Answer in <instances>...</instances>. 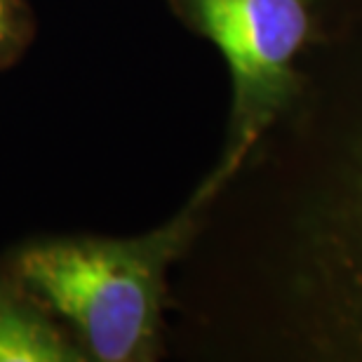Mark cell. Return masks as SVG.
<instances>
[{"label":"cell","instance_id":"obj_1","mask_svg":"<svg viewBox=\"0 0 362 362\" xmlns=\"http://www.w3.org/2000/svg\"><path fill=\"white\" fill-rule=\"evenodd\" d=\"M226 186L252 193L250 339L289 362H362V31L320 38L306 81Z\"/></svg>","mask_w":362,"mask_h":362},{"label":"cell","instance_id":"obj_2","mask_svg":"<svg viewBox=\"0 0 362 362\" xmlns=\"http://www.w3.org/2000/svg\"><path fill=\"white\" fill-rule=\"evenodd\" d=\"M226 184L209 168L184 205L146 233L35 238L7 257L85 360L153 362L165 353L172 271L191 255Z\"/></svg>","mask_w":362,"mask_h":362},{"label":"cell","instance_id":"obj_3","mask_svg":"<svg viewBox=\"0 0 362 362\" xmlns=\"http://www.w3.org/2000/svg\"><path fill=\"white\" fill-rule=\"evenodd\" d=\"M172 14L226 64L230 108L212 170L233 179L278 125L306 81V57L320 40L310 0H168Z\"/></svg>","mask_w":362,"mask_h":362},{"label":"cell","instance_id":"obj_4","mask_svg":"<svg viewBox=\"0 0 362 362\" xmlns=\"http://www.w3.org/2000/svg\"><path fill=\"white\" fill-rule=\"evenodd\" d=\"M0 362H85L74 334L0 257Z\"/></svg>","mask_w":362,"mask_h":362},{"label":"cell","instance_id":"obj_5","mask_svg":"<svg viewBox=\"0 0 362 362\" xmlns=\"http://www.w3.org/2000/svg\"><path fill=\"white\" fill-rule=\"evenodd\" d=\"M35 38V17L28 0H0V71L14 66Z\"/></svg>","mask_w":362,"mask_h":362},{"label":"cell","instance_id":"obj_6","mask_svg":"<svg viewBox=\"0 0 362 362\" xmlns=\"http://www.w3.org/2000/svg\"><path fill=\"white\" fill-rule=\"evenodd\" d=\"M320 38L362 31V0H310Z\"/></svg>","mask_w":362,"mask_h":362}]
</instances>
